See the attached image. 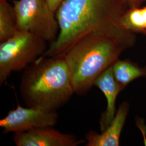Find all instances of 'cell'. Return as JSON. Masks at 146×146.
Listing matches in <instances>:
<instances>
[{"label": "cell", "mask_w": 146, "mask_h": 146, "mask_svg": "<svg viewBox=\"0 0 146 146\" xmlns=\"http://www.w3.org/2000/svg\"><path fill=\"white\" fill-rule=\"evenodd\" d=\"M7 1H8V0H7Z\"/></svg>", "instance_id": "cell-16"}, {"label": "cell", "mask_w": 146, "mask_h": 146, "mask_svg": "<svg viewBox=\"0 0 146 146\" xmlns=\"http://www.w3.org/2000/svg\"><path fill=\"white\" fill-rule=\"evenodd\" d=\"M120 24L127 31L144 34L146 33V6L129 8L121 17Z\"/></svg>", "instance_id": "cell-12"}, {"label": "cell", "mask_w": 146, "mask_h": 146, "mask_svg": "<svg viewBox=\"0 0 146 146\" xmlns=\"http://www.w3.org/2000/svg\"><path fill=\"white\" fill-rule=\"evenodd\" d=\"M127 1L129 8L140 7L146 2V0H127Z\"/></svg>", "instance_id": "cell-14"}, {"label": "cell", "mask_w": 146, "mask_h": 146, "mask_svg": "<svg viewBox=\"0 0 146 146\" xmlns=\"http://www.w3.org/2000/svg\"><path fill=\"white\" fill-rule=\"evenodd\" d=\"M18 31H27L50 44L56 39L59 26L46 0H14Z\"/></svg>", "instance_id": "cell-5"}, {"label": "cell", "mask_w": 146, "mask_h": 146, "mask_svg": "<svg viewBox=\"0 0 146 146\" xmlns=\"http://www.w3.org/2000/svg\"><path fill=\"white\" fill-rule=\"evenodd\" d=\"M47 42L27 31H17L0 43V84L5 83L11 73L23 70L46 52Z\"/></svg>", "instance_id": "cell-4"}, {"label": "cell", "mask_w": 146, "mask_h": 146, "mask_svg": "<svg viewBox=\"0 0 146 146\" xmlns=\"http://www.w3.org/2000/svg\"><path fill=\"white\" fill-rule=\"evenodd\" d=\"M144 35H146V33H145L144 34Z\"/></svg>", "instance_id": "cell-15"}, {"label": "cell", "mask_w": 146, "mask_h": 146, "mask_svg": "<svg viewBox=\"0 0 146 146\" xmlns=\"http://www.w3.org/2000/svg\"><path fill=\"white\" fill-rule=\"evenodd\" d=\"M129 105L125 101L120 104L114 119L110 125L99 134L95 131H88L84 136L86 146H119L121 131L128 114Z\"/></svg>", "instance_id": "cell-8"}, {"label": "cell", "mask_w": 146, "mask_h": 146, "mask_svg": "<svg viewBox=\"0 0 146 146\" xmlns=\"http://www.w3.org/2000/svg\"><path fill=\"white\" fill-rule=\"evenodd\" d=\"M19 90L28 107L58 110L67 104L75 92L65 54L38 58L23 70Z\"/></svg>", "instance_id": "cell-2"}, {"label": "cell", "mask_w": 146, "mask_h": 146, "mask_svg": "<svg viewBox=\"0 0 146 146\" xmlns=\"http://www.w3.org/2000/svg\"><path fill=\"white\" fill-rule=\"evenodd\" d=\"M57 110L27 107L17 105L0 120V127L5 134L22 133L34 129L54 127L57 123Z\"/></svg>", "instance_id": "cell-6"}, {"label": "cell", "mask_w": 146, "mask_h": 146, "mask_svg": "<svg viewBox=\"0 0 146 146\" xmlns=\"http://www.w3.org/2000/svg\"><path fill=\"white\" fill-rule=\"evenodd\" d=\"M113 75L120 91L137 78L146 77V68H141L129 60H117L112 66Z\"/></svg>", "instance_id": "cell-10"}, {"label": "cell", "mask_w": 146, "mask_h": 146, "mask_svg": "<svg viewBox=\"0 0 146 146\" xmlns=\"http://www.w3.org/2000/svg\"><path fill=\"white\" fill-rule=\"evenodd\" d=\"M129 8L127 0H64L56 12L59 26L57 39L43 55L65 54L81 38L95 31L135 44V34L125 31L120 24Z\"/></svg>", "instance_id": "cell-1"}, {"label": "cell", "mask_w": 146, "mask_h": 146, "mask_svg": "<svg viewBox=\"0 0 146 146\" xmlns=\"http://www.w3.org/2000/svg\"><path fill=\"white\" fill-rule=\"evenodd\" d=\"M94 86L101 90L107 100L106 109L100 120V128L101 131H103L110 125L115 117L116 100L117 95L121 92L113 75L112 66L107 69L96 79Z\"/></svg>", "instance_id": "cell-9"}, {"label": "cell", "mask_w": 146, "mask_h": 146, "mask_svg": "<svg viewBox=\"0 0 146 146\" xmlns=\"http://www.w3.org/2000/svg\"><path fill=\"white\" fill-rule=\"evenodd\" d=\"M17 31L13 5H11L7 0H0V43L11 38Z\"/></svg>", "instance_id": "cell-11"}, {"label": "cell", "mask_w": 146, "mask_h": 146, "mask_svg": "<svg viewBox=\"0 0 146 146\" xmlns=\"http://www.w3.org/2000/svg\"><path fill=\"white\" fill-rule=\"evenodd\" d=\"M50 9L56 13L58 8L64 0H46Z\"/></svg>", "instance_id": "cell-13"}, {"label": "cell", "mask_w": 146, "mask_h": 146, "mask_svg": "<svg viewBox=\"0 0 146 146\" xmlns=\"http://www.w3.org/2000/svg\"><path fill=\"white\" fill-rule=\"evenodd\" d=\"M13 139L17 146H78L86 142L85 139L79 140L73 134L62 133L54 127L14 133Z\"/></svg>", "instance_id": "cell-7"}, {"label": "cell", "mask_w": 146, "mask_h": 146, "mask_svg": "<svg viewBox=\"0 0 146 146\" xmlns=\"http://www.w3.org/2000/svg\"><path fill=\"white\" fill-rule=\"evenodd\" d=\"M134 43L102 32L86 35L65 54L75 94L84 96L96 79Z\"/></svg>", "instance_id": "cell-3"}]
</instances>
